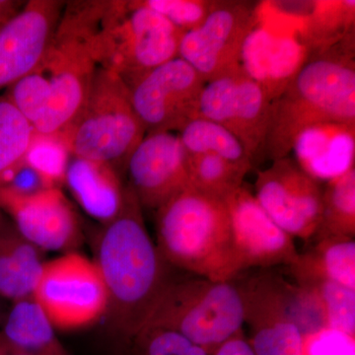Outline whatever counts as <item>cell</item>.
I'll return each mask as SVG.
<instances>
[{
  "mask_svg": "<svg viewBox=\"0 0 355 355\" xmlns=\"http://www.w3.org/2000/svg\"><path fill=\"white\" fill-rule=\"evenodd\" d=\"M355 338L330 329L303 336L302 355H355Z\"/></svg>",
  "mask_w": 355,
  "mask_h": 355,
  "instance_id": "33",
  "label": "cell"
},
{
  "mask_svg": "<svg viewBox=\"0 0 355 355\" xmlns=\"http://www.w3.org/2000/svg\"><path fill=\"white\" fill-rule=\"evenodd\" d=\"M241 294L232 282L173 279L146 327L176 331L210 355L243 330Z\"/></svg>",
  "mask_w": 355,
  "mask_h": 355,
  "instance_id": "6",
  "label": "cell"
},
{
  "mask_svg": "<svg viewBox=\"0 0 355 355\" xmlns=\"http://www.w3.org/2000/svg\"><path fill=\"white\" fill-rule=\"evenodd\" d=\"M0 210L44 253L74 252L83 241L78 216L62 189L25 191L0 184Z\"/></svg>",
  "mask_w": 355,
  "mask_h": 355,
  "instance_id": "11",
  "label": "cell"
},
{
  "mask_svg": "<svg viewBox=\"0 0 355 355\" xmlns=\"http://www.w3.org/2000/svg\"><path fill=\"white\" fill-rule=\"evenodd\" d=\"M180 140L189 156L214 154L252 169L253 161L239 139L216 121L198 116L179 132Z\"/></svg>",
  "mask_w": 355,
  "mask_h": 355,
  "instance_id": "26",
  "label": "cell"
},
{
  "mask_svg": "<svg viewBox=\"0 0 355 355\" xmlns=\"http://www.w3.org/2000/svg\"><path fill=\"white\" fill-rule=\"evenodd\" d=\"M130 184L142 209L157 210L190 188L189 156L173 132L147 133L127 164Z\"/></svg>",
  "mask_w": 355,
  "mask_h": 355,
  "instance_id": "17",
  "label": "cell"
},
{
  "mask_svg": "<svg viewBox=\"0 0 355 355\" xmlns=\"http://www.w3.org/2000/svg\"><path fill=\"white\" fill-rule=\"evenodd\" d=\"M202 77L181 58L161 64L137 81L130 99L147 133L181 132L200 116Z\"/></svg>",
  "mask_w": 355,
  "mask_h": 355,
  "instance_id": "9",
  "label": "cell"
},
{
  "mask_svg": "<svg viewBox=\"0 0 355 355\" xmlns=\"http://www.w3.org/2000/svg\"><path fill=\"white\" fill-rule=\"evenodd\" d=\"M238 275L249 268L291 266L298 257L293 238L261 207L244 184L225 198Z\"/></svg>",
  "mask_w": 355,
  "mask_h": 355,
  "instance_id": "16",
  "label": "cell"
},
{
  "mask_svg": "<svg viewBox=\"0 0 355 355\" xmlns=\"http://www.w3.org/2000/svg\"><path fill=\"white\" fill-rule=\"evenodd\" d=\"M128 355H210L176 331L144 327L128 343Z\"/></svg>",
  "mask_w": 355,
  "mask_h": 355,
  "instance_id": "31",
  "label": "cell"
},
{
  "mask_svg": "<svg viewBox=\"0 0 355 355\" xmlns=\"http://www.w3.org/2000/svg\"><path fill=\"white\" fill-rule=\"evenodd\" d=\"M37 67L48 81L50 98L35 132L62 135L83 109L98 65L83 40L58 26Z\"/></svg>",
  "mask_w": 355,
  "mask_h": 355,
  "instance_id": "8",
  "label": "cell"
},
{
  "mask_svg": "<svg viewBox=\"0 0 355 355\" xmlns=\"http://www.w3.org/2000/svg\"><path fill=\"white\" fill-rule=\"evenodd\" d=\"M24 4V1L0 0V27L19 12Z\"/></svg>",
  "mask_w": 355,
  "mask_h": 355,
  "instance_id": "35",
  "label": "cell"
},
{
  "mask_svg": "<svg viewBox=\"0 0 355 355\" xmlns=\"http://www.w3.org/2000/svg\"><path fill=\"white\" fill-rule=\"evenodd\" d=\"M270 104L265 91L240 67L205 84L198 112L234 135L254 163L265 154Z\"/></svg>",
  "mask_w": 355,
  "mask_h": 355,
  "instance_id": "13",
  "label": "cell"
},
{
  "mask_svg": "<svg viewBox=\"0 0 355 355\" xmlns=\"http://www.w3.org/2000/svg\"><path fill=\"white\" fill-rule=\"evenodd\" d=\"M182 32L197 29L216 7L214 0H140Z\"/></svg>",
  "mask_w": 355,
  "mask_h": 355,
  "instance_id": "32",
  "label": "cell"
},
{
  "mask_svg": "<svg viewBox=\"0 0 355 355\" xmlns=\"http://www.w3.org/2000/svg\"><path fill=\"white\" fill-rule=\"evenodd\" d=\"M1 214H2L1 210H0V216H1Z\"/></svg>",
  "mask_w": 355,
  "mask_h": 355,
  "instance_id": "37",
  "label": "cell"
},
{
  "mask_svg": "<svg viewBox=\"0 0 355 355\" xmlns=\"http://www.w3.org/2000/svg\"><path fill=\"white\" fill-rule=\"evenodd\" d=\"M71 155L62 135L35 132L23 164L36 174L44 189H62Z\"/></svg>",
  "mask_w": 355,
  "mask_h": 355,
  "instance_id": "29",
  "label": "cell"
},
{
  "mask_svg": "<svg viewBox=\"0 0 355 355\" xmlns=\"http://www.w3.org/2000/svg\"><path fill=\"white\" fill-rule=\"evenodd\" d=\"M64 184L77 205L100 225L116 218L125 205L127 186L118 170L106 163L71 156Z\"/></svg>",
  "mask_w": 355,
  "mask_h": 355,
  "instance_id": "20",
  "label": "cell"
},
{
  "mask_svg": "<svg viewBox=\"0 0 355 355\" xmlns=\"http://www.w3.org/2000/svg\"><path fill=\"white\" fill-rule=\"evenodd\" d=\"M310 55L295 28L279 13L260 6L241 53V67L265 91L270 102L288 87Z\"/></svg>",
  "mask_w": 355,
  "mask_h": 355,
  "instance_id": "12",
  "label": "cell"
},
{
  "mask_svg": "<svg viewBox=\"0 0 355 355\" xmlns=\"http://www.w3.org/2000/svg\"><path fill=\"white\" fill-rule=\"evenodd\" d=\"M237 287L254 355H302L303 334L291 314L288 282L263 272Z\"/></svg>",
  "mask_w": 355,
  "mask_h": 355,
  "instance_id": "15",
  "label": "cell"
},
{
  "mask_svg": "<svg viewBox=\"0 0 355 355\" xmlns=\"http://www.w3.org/2000/svg\"><path fill=\"white\" fill-rule=\"evenodd\" d=\"M256 7L248 1H217L200 27L184 33L179 58L205 83L239 69L243 46L256 23Z\"/></svg>",
  "mask_w": 355,
  "mask_h": 355,
  "instance_id": "10",
  "label": "cell"
},
{
  "mask_svg": "<svg viewBox=\"0 0 355 355\" xmlns=\"http://www.w3.org/2000/svg\"><path fill=\"white\" fill-rule=\"evenodd\" d=\"M298 22V36L310 58L354 34V0H320L286 4Z\"/></svg>",
  "mask_w": 355,
  "mask_h": 355,
  "instance_id": "22",
  "label": "cell"
},
{
  "mask_svg": "<svg viewBox=\"0 0 355 355\" xmlns=\"http://www.w3.org/2000/svg\"><path fill=\"white\" fill-rule=\"evenodd\" d=\"M155 243L172 268L214 282L238 275L225 200L182 191L156 210Z\"/></svg>",
  "mask_w": 355,
  "mask_h": 355,
  "instance_id": "4",
  "label": "cell"
},
{
  "mask_svg": "<svg viewBox=\"0 0 355 355\" xmlns=\"http://www.w3.org/2000/svg\"><path fill=\"white\" fill-rule=\"evenodd\" d=\"M141 205L130 186L116 218L101 225L94 240V259L108 295L105 321L128 345L146 327L174 277L144 222Z\"/></svg>",
  "mask_w": 355,
  "mask_h": 355,
  "instance_id": "1",
  "label": "cell"
},
{
  "mask_svg": "<svg viewBox=\"0 0 355 355\" xmlns=\"http://www.w3.org/2000/svg\"><path fill=\"white\" fill-rule=\"evenodd\" d=\"M291 153L306 174L327 183L355 168V125L326 123L306 128Z\"/></svg>",
  "mask_w": 355,
  "mask_h": 355,
  "instance_id": "19",
  "label": "cell"
},
{
  "mask_svg": "<svg viewBox=\"0 0 355 355\" xmlns=\"http://www.w3.org/2000/svg\"><path fill=\"white\" fill-rule=\"evenodd\" d=\"M0 336L14 349L28 355H69L34 297L13 302Z\"/></svg>",
  "mask_w": 355,
  "mask_h": 355,
  "instance_id": "24",
  "label": "cell"
},
{
  "mask_svg": "<svg viewBox=\"0 0 355 355\" xmlns=\"http://www.w3.org/2000/svg\"><path fill=\"white\" fill-rule=\"evenodd\" d=\"M64 1L31 0L0 27V91L41 62L57 29Z\"/></svg>",
  "mask_w": 355,
  "mask_h": 355,
  "instance_id": "18",
  "label": "cell"
},
{
  "mask_svg": "<svg viewBox=\"0 0 355 355\" xmlns=\"http://www.w3.org/2000/svg\"><path fill=\"white\" fill-rule=\"evenodd\" d=\"M212 355H254V352L242 330L222 343Z\"/></svg>",
  "mask_w": 355,
  "mask_h": 355,
  "instance_id": "34",
  "label": "cell"
},
{
  "mask_svg": "<svg viewBox=\"0 0 355 355\" xmlns=\"http://www.w3.org/2000/svg\"><path fill=\"white\" fill-rule=\"evenodd\" d=\"M301 287L309 289L314 294L327 329L355 338L354 289L330 282H318Z\"/></svg>",
  "mask_w": 355,
  "mask_h": 355,
  "instance_id": "30",
  "label": "cell"
},
{
  "mask_svg": "<svg viewBox=\"0 0 355 355\" xmlns=\"http://www.w3.org/2000/svg\"><path fill=\"white\" fill-rule=\"evenodd\" d=\"M0 355H28L11 347L0 336Z\"/></svg>",
  "mask_w": 355,
  "mask_h": 355,
  "instance_id": "36",
  "label": "cell"
},
{
  "mask_svg": "<svg viewBox=\"0 0 355 355\" xmlns=\"http://www.w3.org/2000/svg\"><path fill=\"white\" fill-rule=\"evenodd\" d=\"M62 135L72 157L106 163L119 171L127 169L146 130L125 81L98 67L83 109Z\"/></svg>",
  "mask_w": 355,
  "mask_h": 355,
  "instance_id": "5",
  "label": "cell"
},
{
  "mask_svg": "<svg viewBox=\"0 0 355 355\" xmlns=\"http://www.w3.org/2000/svg\"><path fill=\"white\" fill-rule=\"evenodd\" d=\"M256 193L266 214L292 238L308 240L321 221L323 187L294 159L284 157L257 175Z\"/></svg>",
  "mask_w": 355,
  "mask_h": 355,
  "instance_id": "14",
  "label": "cell"
},
{
  "mask_svg": "<svg viewBox=\"0 0 355 355\" xmlns=\"http://www.w3.org/2000/svg\"><path fill=\"white\" fill-rule=\"evenodd\" d=\"M64 18L98 67L120 76L128 88L179 58L184 33L140 0L69 1Z\"/></svg>",
  "mask_w": 355,
  "mask_h": 355,
  "instance_id": "2",
  "label": "cell"
},
{
  "mask_svg": "<svg viewBox=\"0 0 355 355\" xmlns=\"http://www.w3.org/2000/svg\"><path fill=\"white\" fill-rule=\"evenodd\" d=\"M44 254L25 239L2 212L0 216V296L12 303L34 297L37 282L46 263Z\"/></svg>",
  "mask_w": 355,
  "mask_h": 355,
  "instance_id": "21",
  "label": "cell"
},
{
  "mask_svg": "<svg viewBox=\"0 0 355 355\" xmlns=\"http://www.w3.org/2000/svg\"><path fill=\"white\" fill-rule=\"evenodd\" d=\"M289 268L297 286L330 282L355 291L354 238L316 240L314 246L298 254Z\"/></svg>",
  "mask_w": 355,
  "mask_h": 355,
  "instance_id": "23",
  "label": "cell"
},
{
  "mask_svg": "<svg viewBox=\"0 0 355 355\" xmlns=\"http://www.w3.org/2000/svg\"><path fill=\"white\" fill-rule=\"evenodd\" d=\"M34 298L57 331L89 328L104 320L108 311L99 268L77 251L46 261Z\"/></svg>",
  "mask_w": 355,
  "mask_h": 355,
  "instance_id": "7",
  "label": "cell"
},
{
  "mask_svg": "<svg viewBox=\"0 0 355 355\" xmlns=\"http://www.w3.org/2000/svg\"><path fill=\"white\" fill-rule=\"evenodd\" d=\"M326 123L355 125L354 34L311 58L273 100L265 155L287 157L299 133Z\"/></svg>",
  "mask_w": 355,
  "mask_h": 355,
  "instance_id": "3",
  "label": "cell"
},
{
  "mask_svg": "<svg viewBox=\"0 0 355 355\" xmlns=\"http://www.w3.org/2000/svg\"><path fill=\"white\" fill-rule=\"evenodd\" d=\"M315 240L355 237V168L327 182Z\"/></svg>",
  "mask_w": 355,
  "mask_h": 355,
  "instance_id": "25",
  "label": "cell"
},
{
  "mask_svg": "<svg viewBox=\"0 0 355 355\" xmlns=\"http://www.w3.org/2000/svg\"><path fill=\"white\" fill-rule=\"evenodd\" d=\"M35 130L6 95H0V184H8L23 159Z\"/></svg>",
  "mask_w": 355,
  "mask_h": 355,
  "instance_id": "27",
  "label": "cell"
},
{
  "mask_svg": "<svg viewBox=\"0 0 355 355\" xmlns=\"http://www.w3.org/2000/svg\"><path fill=\"white\" fill-rule=\"evenodd\" d=\"M250 170L214 154L189 156L191 188L221 200L244 184Z\"/></svg>",
  "mask_w": 355,
  "mask_h": 355,
  "instance_id": "28",
  "label": "cell"
}]
</instances>
